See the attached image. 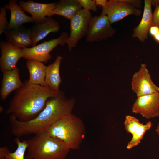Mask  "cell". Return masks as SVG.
I'll list each match as a JSON object with an SVG mask.
<instances>
[{"mask_svg":"<svg viewBox=\"0 0 159 159\" xmlns=\"http://www.w3.org/2000/svg\"><path fill=\"white\" fill-rule=\"evenodd\" d=\"M10 151L8 148L3 146L0 148V159H5L6 155Z\"/></svg>","mask_w":159,"mask_h":159,"instance_id":"cell-27","label":"cell"},{"mask_svg":"<svg viewBox=\"0 0 159 159\" xmlns=\"http://www.w3.org/2000/svg\"><path fill=\"white\" fill-rule=\"evenodd\" d=\"M78 0L80 3L82 8H83L82 9L88 11L91 10L94 11H97V6L95 0Z\"/></svg>","mask_w":159,"mask_h":159,"instance_id":"cell-24","label":"cell"},{"mask_svg":"<svg viewBox=\"0 0 159 159\" xmlns=\"http://www.w3.org/2000/svg\"><path fill=\"white\" fill-rule=\"evenodd\" d=\"M144 8L141 20L133 29L132 37L144 42L148 38L150 27L153 25V13L151 0L144 1Z\"/></svg>","mask_w":159,"mask_h":159,"instance_id":"cell-13","label":"cell"},{"mask_svg":"<svg viewBox=\"0 0 159 159\" xmlns=\"http://www.w3.org/2000/svg\"><path fill=\"white\" fill-rule=\"evenodd\" d=\"M19 138L14 139L17 148L14 152L9 151L5 157V159H25V154L28 147L26 140L21 141Z\"/></svg>","mask_w":159,"mask_h":159,"instance_id":"cell-21","label":"cell"},{"mask_svg":"<svg viewBox=\"0 0 159 159\" xmlns=\"http://www.w3.org/2000/svg\"><path fill=\"white\" fill-rule=\"evenodd\" d=\"M95 1L97 6H101L102 8L106 5L107 2V0H95Z\"/></svg>","mask_w":159,"mask_h":159,"instance_id":"cell-29","label":"cell"},{"mask_svg":"<svg viewBox=\"0 0 159 159\" xmlns=\"http://www.w3.org/2000/svg\"><path fill=\"white\" fill-rule=\"evenodd\" d=\"M131 85L137 97L159 92V87L152 81L145 64H141L133 75Z\"/></svg>","mask_w":159,"mask_h":159,"instance_id":"cell-8","label":"cell"},{"mask_svg":"<svg viewBox=\"0 0 159 159\" xmlns=\"http://www.w3.org/2000/svg\"><path fill=\"white\" fill-rule=\"evenodd\" d=\"M82 9L78 0H61L57 2L51 15H59L70 20Z\"/></svg>","mask_w":159,"mask_h":159,"instance_id":"cell-19","label":"cell"},{"mask_svg":"<svg viewBox=\"0 0 159 159\" xmlns=\"http://www.w3.org/2000/svg\"><path fill=\"white\" fill-rule=\"evenodd\" d=\"M153 37L155 42L159 44V32Z\"/></svg>","mask_w":159,"mask_h":159,"instance_id":"cell-31","label":"cell"},{"mask_svg":"<svg viewBox=\"0 0 159 159\" xmlns=\"http://www.w3.org/2000/svg\"><path fill=\"white\" fill-rule=\"evenodd\" d=\"M69 34L62 32L58 38L45 41L38 45L23 49V58L27 60H34L47 63L51 58L50 52L58 45L64 46L67 43Z\"/></svg>","mask_w":159,"mask_h":159,"instance_id":"cell-4","label":"cell"},{"mask_svg":"<svg viewBox=\"0 0 159 159\" xmlns=\"http://www.w3.org/2000/svg\"><path fill=\"white\" fill-rule=\"evenodd\" d=\"M60 28L59 23L51 17H47L41 22L35 23L31 28L32 46L36 45L49 33L58 32Z\"/></svg>","mask_w":159,"mask_h":159,"instance_id":"cell-12","label":"cell"},{"mask_svg":"<svg viewBox=\"0 0 159 159\" xmlns=\"http://www.w3.org/2000/svg\"><path fill=\"white\" fill-rule=\"evenodd\" d=\"M62 57L58 55L54 61L47 66L46 70L45 82L52 90L59 93V86L62 82L59 73L60 65Z\"/></svg>","mask_w":159,"mask_h":159,"instance_id":"cell-17","label":"cell"},{"mask_svg":"<svg viewBox=\"0 0 159 159\" xmlns=\"http://www.w3.org/2000/svg\"><path fill=\"white\" fill-rule=\"evenodd\" d=\"M19 72V69L16 67L12 70L2 72L0 91V97L2 100H6L11 92L22 85L23 82L20 78Z\"/></svg>","mask_w":159,"mask_h":159,"instance_id":"cell-14","label":"cell"},{"mask_svg":"<svg viewBox=\"0 0 159 159\" xmlns=\"http://www.w3.org/2000/svg\"><path fill=\"white\" fill-rule=\"evenodd\" d=\"M26 140L27 153L25 159H65L70 150L61 140L45 131L34 135Z\"/></svg>","mask_w":159,"mask_h":159,"instance_id":"cell-2","label":"cell"},{"mask_svg":"<svg viewBox=\"0 0 159 159\" xmlns=\"http://www.w3.org/2000/svg\"><path fill=\"white\" fill-rule=\"evenodd\" d=\"M92 17L90 11L82 9L70 20V32L66 43L69 50L76 47L79 41L86 36Z\"/></svg>","mask_w":159,"mask_h":159,"instance_id":"cell-6","label":"cell"},{"mask_svg":"<svg viewBox=\"0 0 159 159\" xmlns=\"http://www.w3.org/2000/svg\"><path fill=\"white\" fill-rule=\"evenodd\" d=\"M49 87L23 82L16 90L6 113L18 120L25 122L36 117L44 108L47 100L58 95Z\"/></svg>","mask_w":159,"mask_h":159,"instance_id":"cell-1","label":"cell"},{"mask_svg":"<svg viewBox=\"0 0 159 159\" xmlns=\"http://www.w3.org/2000/svg\"><path fill=\"white\" fill-rule=\"evenodd\" d=\"M142 124L140 122L137 118L129 115L126 116L124 122L125 130L128 133L132 135Z\"/></svg>","mask_w":159,"mask_h":159,"instance_id":"cell-22","label":"cell"},{"mask_svg":"<svg viewBox=\"0 0 159 159\" xmlns=\"http://www.w3.org/2000/svg\"><path fill=\"white\" fill-rule=\"evenodd\" d=\"M130 4L136 8L140 9L142 6V1L140 0H122Z\"/></svg>","mask_w":159,"mask_h":159,"instance_id":"cell-26","label":"cell"},{"mask_svg":"<svg viewBox=\"0 0 159 159\" xmlns=\"http://www.w3.org/2000/svg\"><path fill=\"white\" fill-rule=\"evenodd\" d=\"M6 9L4 6L0 9V35L5 33L7 30L9 22L6 17Z\"/></svg>","mask_w":159,"mask_h":159,"instance_id":"cell-23","label":"cell"},{"mask_svg":"<svg viewBox=\"0 0 159 159\" xmlns=\"http://www.w3.org/2000/svg\"><path fill=\"white\" fill-rule=\"evenodd\" d=\"M46 131L72 150L80 149L86 133L82 120L72 113L55 122Z\"/></svg>","mask_w":159,"mask_h":159,"instance_id":"cell-3","label":"cell"},{"mask_svg":"<svg viewBox=\"0 0 159 159\" xmlns=\"http://www.w3.org/2000/svg\"><path fill=\"white\" fill-rule=\"evenodd\" d=\"M3 107L2 106H0V112H2V111L3 110Z\"/></svg>","mask_w":159,"mask_h":159,"instance_id":"cell-33","label":"cell"},{"mask_svg":"<svg viewBox=\"0 0 159 159\" xmlns=\"http://www.w3.org/2000/svg\"><path fill=\"white\" fill-rule=\"evenodd\" d=\"M151 122L149 121L145 124H142L132 135V138L128 143L126 147L127 149H130L138 145L144 138L145 132L152 127Z\"/></svg>","mask_w":159,"mask_h":159,"instance_id":"cell-20","label":"cell"},{"mask_svg":"<svg viewBox=\"0 0 159 159\" xmlns=\"http://www.w3.org/2000/svg\"><path fill=\"white\" fill-rule=\"evenodd\" d=\"M102 8V13L107 16L111 24L120 21L128 16H139L142 13L140 9L122 0H109L106 5Z\"/></svg>","mask_w":159,"mask_h":159,"instance_id":"cell-7","label":"cell"},{"mask_svg":"<svg viewBox=\"0 0 159 159\" xmlns=\"http://www.w3.org/2000/svg\"><path fill=\"white\" fill-rule=\"evenodd\" d=\"M159 32V26L153 25L150 27L149 32V34L154 37Z\"/></svg>","mask_w":159,"mask_h":159,"instance_id":"cell-28","label":"cell"},{"mask_svg":"<svg viewBox=\"0 0 159 159\" xmlns=\"http://www.w3.org/2000/svg\"><path fill=\"white\" fill-rule=\"evenodd\" d=\"M4 6L6 9H9L11 12L7 30L17 28L25 23H34L32 17L25 13L16 0H10Z\"/></svg>","mask_w":159,"mask_h":159,"instance_id":"cell-16","label":"cell"},{"mask_svg":"<svg viewBox=\"0 0 159 159\" xmlns=\"http://www.w3.org/2000/svg\"><path fill=\"white\" fill-rule=\"evenodd\" d=\"M155 131L156 132L157 134L159 135V123L156 127Z\"/></svg>","mask_w":159,"mask_h":159,"instance_id":"cell-32","label":"cell"},{"mask_svg":"<svg viewBox=\"0 0 159 159\" xmlns=\"http://www.w3.org/2000/svg\"><path fill=\"white\" fill-rule=\"evenodd\" d=\"M0 47L1 70L3 72L16 68L18 61L23 57V49L16 47L6 41L0 42Z\"/></svg>","mask_w":159,"mask_h":159,"instance_id":"cell-10","label":"cell"},{"mask_svg":"<svg viewBox=\"0 0 159 159\" xmlns=\"http://www.w3.org/2000/svg\"><path fill=\"white\" fill-rule=\"evenodd\" d=\"M31 29L22 25L7 30L5 33L6 41L14 46L24 49L32 46Z\"/></svg>","mask_w":159,"mask_h":159,"instance_id":"cell-15","label":"cell"},{"mask_svg":"<svg viewBox=\"0 0 159 159\" xmlns=\"http://www.w3.org/2000/svg\"><path fill=\"white\" fill-rule=\"evenodd\" d=\"M153 25L159 26V5L155 7L153 13Z\"/></svg>","mask_w":159,"mask_h":159,"instance_id":"cell-25","label":"cell"},{"mask_svg":"<svg viewBox=\"0 0 159 159\" xmlns=\"http://www.w3.org/2000/svg\"><path fill=\"white\" fill-rule=\"evenodd\" d=\"M132 112L148 119L159 117V92L137 97Z\"/></svg>","mask_w":159,"mask_h":159,"instance_id":"cell-9","label":"cell"},{"mask_svg":"<svg viewBox=\"0 0 159 159\" xmlns=\"http://www.w3.org/2000/svg\"><path fill=\"white\" fill-rule=\"evenodd\" d=\"M111 24L107 16L102 13L98 16H92L86 36V42H100L113 37L116 29Z\"/></svg>","mask_w":159,"mask_h":159,"instance_id":"cell-5","label":"cell"},{"mask_svg":"<svg viewBox=\"0 0 159 159\" xmlns=\"http://www.w3.org/2000/svg\"><path fill=\"white\" fill-rule=\"evenodd\" d=\"M57 2L41 3L32 0L26 1L21 0L19 5L24 11L28 12L32 16L34 23H39L44 20L48 17H51V13L55 8Z\"/></svg>","mask_w":159,"mask_h":159,"instance_id":"cell-11","label":"cell"},{"mask_svg":"<svg viewBox=\"0 0 159 159\" xmlns=\"http://www.w3.org/2000/svg\"><path fill=\"white\" fill-rule=\"evenodd\" d=\"M29 72L28 80L31 83L48 87L45 81L47 66L44 63L34 60H27L26 62Z\"/></svg>","mask_w":159,"mask_h":159,"instance_id":"cell-18","label":"cell"},{"mask_svg":"<svg viewBox=\"0 0 159 159\" xmlns=\"http://www.w3.org/2000/svg\"><path fill=\"white\" fill-rule=\"evenodd\" d=\"M152 6L156 7L159 5V0H151Z\"/></svg>","mask_w":159,"mask_h":159,"instance_id":"cell-30","label":"cell"}]
</instances>
